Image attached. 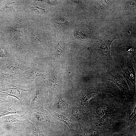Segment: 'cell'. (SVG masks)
<instances>
[{"label":"cell","mask_w":136,"mask_h":136,"mask_svg":"<svg viewBox=\"0 0 136 136\" xmlns=\"http://www.w3.org/2000/svg\"><path fill=\"white\" fill-rule=\"evenodd\" d=\"M32 43L34 44H37L41 42V36L38 33H34L32 34L31 37Z\"/></svg>","instance_id":"obj_17"},{"label":"cell","mask_w":136,"mask_h":136,"mask_svg":"<svg viewBox=\"0 0 136 136\" xmlns=\"http://www.w3.org/2000/svg\"><path fill=\"white\" fill-rule=\"evenodd\" d=\"M49 111L50 113L56 119L65 124L72 133L75 134L77 132L78 127L77 125L73 121L69 119L64 115L54 111Z\"/></svg>","instance_id":"obj_5"},{"label":"cell","mask_w":136,"mask_h":136,"mask_svg":"<svg viewBox=\"0 0 136 136\" xmlns=\"http://www.w3.org/2000/svg\"><path fill=\"white\" fill-rule=\"evenodd\" d=\"M14 115H11L6 116L4 118V121L6 124H11V123H15L19 122L20 121L14 117Z\"/></svg>","instance_id":"obj_16"},{"label":"cell","mask_w":136,"mask_h":136,"mask_svg":"<svg viewBox=\"0 0 136 136\" xmlns=\"http://www.w3.org/2000/svg\"><path fill=\"white\" fill-rule=\"evenodd\" d=\"M117 38L115 37H107L102 39L96 41L94 48L106 62L110 63L112 60L110 50L112 42Z\"/></svg>","instance_id":"obj_1"},{"label":"cell","mask_w":136,"mask_h":136,"mask_svg":"<svg viewBox=\"0 0 136 136\" xmlns=\"http://www.w3.org/2000/svg\"><path fill=\"white\" fill-rule=\"evenodd\" d=\"M122 74L126 80L130 90H135V73L132 64L128 61L124 67Z\"/></svg>","instance_id":"obj_3"},{"label":"cell","mask_w":136,"mask_h":136,"mask_svg":"<svg viewBox=\"0 0 136 136\" xmlns=\"http://www.w3.org/2000/svg\"><path fill=\"white\" fill-rule=\"evenodd\" d=\"M97 129H91L88 130L85 134L87 136H96L98 133Z\"/></svg>","instance_id":"obj_19"},{"label":"cell","mask_w":136,"mask_h":136,"mask_svg":"<svg viewBox=\"0 0 136 136\" xmlns=\"http://www.w3.org/2000/svg\"><path fill=\"white\" fill-rule=\"evenodd\" d=\"M41 91L37 87L36 95L32 101V105L35 107L39 106L41 102Z\"/></svg>","instance_id":"obj_10"},{"label":"cell","mask_w":136,"mask_h":136,"mask_svg":"<svg viewBox=\"0 0 136 136\" xmlns=\"http://www.w3.org/2000/svg\"><path fill=\"white\" fill-rule=\"evenodd\" d=\"M106 68L108 79L116 84L122 91L127 93L128 90V87L123 78L110 65H107Z\"/></svg>","instance_id":"obj_2"},{"label":"cell","mask_w":136,"mask_h":136,"mask_svg":"<svg viewBox=\"0 0 136 136\" xmlns=\"http://www.w3.org/2000/svg\"><path fill=\"white\" fill-rule=\"evenodd\" d=\"M11 74L14 76L15 74L19 72L21 70L20 67L17 64L14 62L9 63L8 66Z\"/></svg>","instance_id":"obj_9"},{"label":"cell","mask_w":136,"mask_h":136,"mask_svg":"<svg viewBox=\"0 0 136 136\" xmlns=\"http://www.w3.org/2000/svg\"><path fill=\"white\" fill-rule=\"evenodd\" d=\"M13 3H14L13 2L10 3L3 8V10L5 11L9 10V9L11 8L12 7V5Z\"/></svg>","instance_id":"obj_24"},{"label":"cell","mask_w":136,"mask_h":136,"mask_svg":"<svg viewBox=\"0 0 136 136\" xmlns=\"http://www.w3.org/2000/svg\"><path fill=\"white\" fill-rule=\"evenodd\" d=\"M32 111V119L33 121L42 124H46L49 122L50 117L46 111L42 109Z\"/></svg>","instance_id":"obj_4"},{"label":"cell","mask_w":136,"mask_h":136,"mask_svg":"<svg viewBox=\"0 0 136 136\" xmlns=\"http://www.w3.org/2000/svg\"><path fill=\"white\" fill-rule=\"evenodd\" d=\"M109 109L106 106L100 105L98 106L96 109L97 114L99 116H103L109 112Z\"/></svg>","instance_id":"obj_15"},{"label":"cell","mask_w":136,"mask_h":136,"mask_svg":"<svg viewBox=\"0 0 136 136\" xmlns=\"http://www.w3.org/2000/svg\"><path fill=\"white\" fill-rule=\"evenodd\" d=\"M53 23L55 26L56 27H59L67 24L68 21L65 19L59 18L53 20Z\"/></svg>","instance_id":"obj_13"},{"label":"cell","mask_w":136,"mask_h":136,"mask_svg":"<svg viewBox=\"0 0 136 136\" xmlns=\"http://www.w3.org/2000/svg\"><path fill=\"white\" fill-rule=\"evenodd\" d=\"M27 72V78L30 81L33 80L37 77L40 76L42 73L40 69L35 67L30 69Z\"/></svg>","instance_id":"obj_7"},{"label":"cell","mask_w":136,"mask_h":136,"mask_svg":"<svg viewBox=\"0 0 136 136\" xmlns=\"http://www.w3.org/2000/svg\"><path fill=\"white\" fill-rule=\"evenodd\" d=\"M17 136H28L27 135H19Z\"/></svg>","instance_id":"obj_28"},{"label":"cell","mask_w":136,"mask_h":136,"mask_svg":"<svg viewBox=\"0 0 136 136\" xmlns=\"http://www.w3.org/2000/svg\"><path fill=\"white\" fill-rule=\"evenodd\" d=\"M57 112H60L64 115L68 113L69 112V106L64 101L61 97H59L58 100L56 103Z\"/></svg>","instance_id":"obj_6"},{"label":"cell","mask_w":136,"mask_h":136,"mask_svg":"<svg viewBox=\"0 0 136 136\" xmlns=\"http://www.w3.org/2000/svg\"><path fill=\"white\" fill-rule=\"evenodd\" d=\"M4 101V100L3 99L0 97V103H3Z\"/></svg>","instance_id":"obj_27"},{"label":"cell","mask_w":136,"mask_h":136,"mask_svg":"<svg viewBox=\"0 0 136 136\" xmlns=\"http://www.w3.org/2000/svg\"><path fill=\"white\" fill-rule=\"evenodd\" d=\"M31 9L32 11L39 14H42L45 11L44 9L38 6L32 7Z\"/></svg>","instance_id":"obj_20"},{"label":"cell","mask_w":136,"mask_h":136,"mask_svg":"<svg viewBox=\"0 0 136 136\" xmlns=\"http://www.w3.org/2000/svg\"><path fill=\"white\" fill-rule=\"evenodd\" d=\"M31 131L35 136H46L44 134L40 126L33 125L31 128Z\"/></svg>","instance_id":"obj_14"},{"label":"cell","mask_w":136,"mask_h":136,"mask_svg":"<svg viewBox=\"0 0 136 136\" xmlns=\"http://www.w3.org/2000/svg\"><path fill=\"white\" fill-rule=\"evenodd\" d=\"M72 114L74 117L78 119L80 118L82 114V112L80 109H74L72 110Z\"/></svg>","instance_id":"obj_18"},{"label":"cell","mask_w":136,"mask_h":136,"mask_svg":"<svg viewBox=\"0 0 136 136\" xmlns=\"http://www.w3.org/2000/svg\"><path fill=\"white\" fill-rule=\"evenodd\" d=\"M74 136H87L85 134H84L82 135L76 134Z\"/></svg>","instance_id":"obj_26"},{"label":"cell","mask_w":136,"mask_h":136,"mask_svg":"<svg viewBox=\"0 0 136 136\" xmlns=\"http://www.w3.org/2000/svg\"><path fill=\"white\" fill-rule=\"evenodd\" d=\"M111 114L107 113L99 120L98 125L101 126L107 124L111 120Z\"/></svg>","instance_id":"obj_12"},{"label":"cell","mask_w":136,"mask_h":136,"mask_svg":"<svg viewBox=\"0 0 136 136\" xmlns=\"http://www.w3.org/2000/svg\"><path fill=\"white\" fill-rule=\"evenodd\" d=\"M56 1H47V3L49 4H52L56 3Z\"/></svg>","instance_id":"obj_25"},{"label":"cell","mask_w":136,"mask_h":136,"mask_svg":"<svg viewBox=\"0 0 136 136\" xmlns=\"http://www.w3.org/2000/svg\"><path fill=\"white\" fill-rule=\"evenodd\" d=\"M20 112L17 109L12 108H7L4 109L0 113V117L6 115L16 114H19Z\"/></svg>","instance_id":"obj_11"},{"label":"cell","mask_w":136,"mask_h":136,"mask_svg":"<svg viewBox=\"0 0 136 136\" xmlns=\"http://www.w3.org/2000/svg\"><path fill=\"white\" fill-rule=\"evenodd\" d=\"M97 92L95 91H90L84 95L80 99V104L82 106H84L88 102L89 100L92 97L95 95Z\"/></svg>","instance_id":"obj_8"},{"label":"cell","mask_w":136,"mask_h":136,"mask_svg":"<svg viewBox=\"0 0 136 136\" xmlns=\"http://www.w3.org/2000/svg\"><path fill=\"white\" fill-rule=\"evenodd\" d=\"M7 54L6 50L5 48H2L0 49V56L3 57Z\"/></svg>","instance_id":"obj_23"},{"label":"cell","mask_w":136,"mask_h":136,"mask_svg":"<svg viewBox=\"0 0 136 136\" xmlns=\"http://www.w3.org/2000/svg\"><path fill=\"white\" fill-rule=\"evenodd\" d=\"M136 106L135 107L133 111L131 113V115L129 116L128 118V120L129 121H131L133 119L136 118Z\"/></svg>","instance_id":"obj_22"},{"label":"cell","mask_w":136,"mask_h":136,"mask_svg":"<svg viewBox=\"0 0 136 136\" xmlns=\"http://www.w3.org/2000/svg\"><path fill=\"white\" fill-rule=\"evenodd\" d=\"M64 46L63 43L60 42L59 43L56 47V53L58 54H60L62 53V51L63 50Z\"/></svg>","instance_id":"obj_21"}]
</instances>
